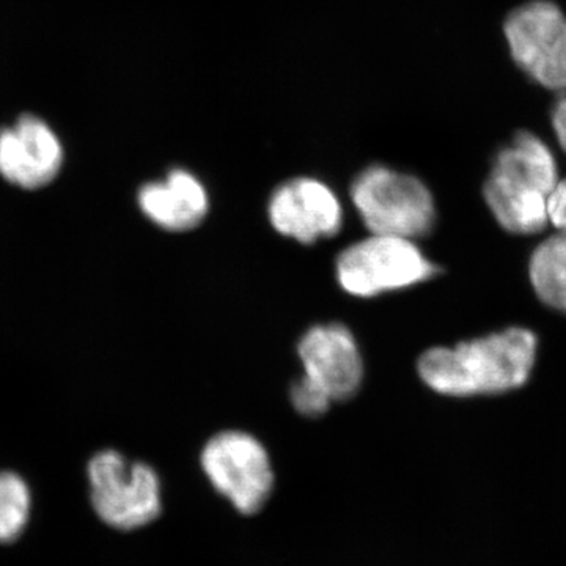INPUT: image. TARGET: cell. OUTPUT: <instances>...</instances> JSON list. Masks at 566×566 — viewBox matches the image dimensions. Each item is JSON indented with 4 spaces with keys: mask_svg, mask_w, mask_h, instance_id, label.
Returning a JSON list of instances; mask_svg holds the SVG:
<instances>
[{
    "mask_svg": "<svg viewBox=\"0 0 566 566\" xmlns=\"http://www.w3.org/2000/svg\"><path fill=\"white\" fill-rule=\"evenodd\" d=\"M538 338L526 327H509L455 346H436L417 360L423 385L446 397L468 398L520 389L535 367Z\"/></svg>",
    "mask_w": 566,
    "mask_h": 566,
    "instance_id": "6da1fadb",
    "label": "cell"
},
{
    "mask_svg": "<svg viewBox=\"0 0 566 566\" xmlns=\"http://www.w3.org/2000/svg\"><path fill=\"white\" fill-rule=\"evenodd\" d=\"M556 155L542 137L520 132L495 153L483 197L495 221L512 234H536L549 223L556 191Z\"/></svg>",
    "mask_w": 566,
    "mask_h": 566,
    "instance_id": "7a4b0ae2",
    "label": "cell"
},
{
    "mask_svg": "<svg viewBox=\"0 0 566 566\" xmlns=\"http://www.w3.org/2000/svg\"><path fill=\"white\" fill-rule=\"evenodd\" d=\"M349 197L370 233L419 240L434 229L433 193L415 175L376 164L354 178Z\"/></svg>",
    "mask_w": 566,
    "mask_h": 566,
    "instance_id": "3957f363",
    "label": "cell"
},
{
    "mask_svg": "<svg viewBox=\"0 0 566 566\" xmlns=\"http://www.w3.org/2000/svg\"><path fill=\"white\" fill-rule=\"evenodd\" d=\"M438 264L424 255L416 240L370 233L349 244L335 260V277L354 297H376L433 279Z\"/></svg>",
    "mask_w": 566,
    "mask_h": 566,
    "instance_id": "277c9868",
    "label": "cell"
},
{
    "mask_svg": "<svg viewBox=\"0 0 566 566\" xmlns=\"http://www.w3.org/2000/svg\"><path fill=\"white\" fill-rule=\"evenodd\" d=\"M87 479L93 510L112 528L134 531L161 513V482L151 465L102 450L88 461Z\"/></svg>",
    "mask_w": 566,
    "mask_h": 566,
    "instance_id": "5b68a950",
    "label": "cell"
},
{
    "mask_svg": "<svg viewBox=\"0 0 566 566\" xmlns=\"http://www.w3.org/2000/svg\"><path fill=\"white\" fill-rule=\"evenodd\" d=\"M510 55L539 87L566 92V13L551 0H531L504 22Z\"/></svg>",
    "mask_w": 566,
    "mask_h": 566,
    "instance_id": "8992f818",
    "label": "cell"
},
{
    "mask_svg": "<svg viewBox=\"0 0 566 566\" xmlns=\"http://www.w3.org/2000/svg\"><path fill=\"white\" fill-rule=\"evenodd\" d=\"M202 468L211 485L244 515L259 512L273 491L270 455L259 439L244 431L212 436L202 450Z\"/></svg>",
    "mask_w": 566,
    "mask_h": 566,
    "instance_id": "52a82bcc",
    "label": "cell"
},
{
    "mask_svg": "<svg viewBox=\"0 0 566 566\" xmlns=\"http://www.w3.org/2000/svg\"><path fill=\"white\" fill-rule=\"evenodd\" d=\"M344 205L326 182L297 177L282 182L268 200V219L282 237L301 244L334 238L344 227Z\"/></svg>",
    "mask_w": 566,
    "mask_h": 566,
    "instance_id": "ba28073f",
    "label": "cell"
},
{
    "mask_svg": "<svg viewBox=\"0 0 566 566\" xmlns=\"http://www.w3.org/2000/svg\"><path fill=\"white\" fill-rule=\"evenodd\" d=\"M303 375L322 387L331 400L346 401L364 382L363 353L345 324H315L297 344Z\"/></svg>",
    "mask_w": 566,
    "mask_h": 566,
    "instance_id": "9c48e42d",
    "label": "cell"
},
{
    "mask_svg": "<svg viewBox=\"0 0 566 566\" xmlns=\"http://www.w3.org/2000/svg\"><path fill=\"white\" fill-rule=\"evenodd\" d=\"M63 147L48 123L22 115L0 132V177L17 188L35 191L61 174Z\"/></svg>",
    "mask_w": 566,
    "mask_h": 566,
    "instance_id": "30bf717a",
    "label": "cell"
},
{
    "mask_svg": "<svg viewBox=\"0 0 566 566\" xmlns=\"http://www.w3.org/2000/svg\"><path fill=\"white\" fill-rule=\"evenodd\" d=\"M137 205L142 214L159 229L182 233L205 221L210 211V196L196 175L174 169L164 180L140 186Z\"/></svg>",
    "mask_w": 566,
    "mask_h": 566,
    "instance_id": "8fae6325",
    "label": "cell"
},
{
    "mask_svg": "<svg viewBox=\"0 0 566 566\" xmlns=\"http://www.w3.org/2000/svg\"><path fill=\"white\" fill-rule=\"evenodd\" d=\"M528 275L543 304L566 315V234L557 232L536 245Z\"/></svg>",
    "mask_w": 566,
    "mask_h": 566,
    "instance_id": "7c38bea8",
    "label": "cell"
},
{
    "mask_svg": "<svg viewBox=\"0 0 566 566\" xmlns=\"http://www.w3.org/2000/svg\"><path fill=\"white\" fill-rule=\"evenodd\" d=\"M32 494L17 472L0 471V543L20 538L31 520Z\"/></svg>",
    "mask_w": 566,
    "mask_h": 566,
    "instance_id": "4fadbf2b",
    "label": "cell"
},
{
    "mask_svg": "<svg viewBox=\"0 0 566 566\" xmlns=\"http://www.w3.org/2000/svg\"><path fill=\"white\" fill-rule=\"evenodd\" d=\"M290 400H292L293 408L305 417L323 416L334 403L322 387L316 386L304 375L293 382L292 389H290Z\"/></svg>",
    "mask_w": 566,
    "mask_h": 566,
    "instance_id": "5bb4252c",
    "label": "cell"
},
{
    "mask_svg": "<svg viewBox=\"0 0 566 566\" xmlns=\"http://www.w3.org/2000/svg\"><path fill=\"white\" fill-rule=\"evenodd\" d=\"M549 223L556 227L557 232L566 234V178L558 181L556 191L551 197Z\"/></svg>",
    "mask_w": 566,
    "mask_h": 566,
    "instance_id": "9a60e30c",
    "label": "cell"
},
{
    "mask_svg": "<svg viewBox=\"0 0 566 566\" xmlns=\"http://www.w3.org/2000/svg\"><path fill=\"white\" fill-rule=\"evenodd\" d=\"M551 125H553L558 145L566 153V92L560 93L557 102L554 103L553 111H551Z\"/></svg>",
    "mask_w": 566,
    "mask_h": 566,
    "instance_id": "2e32d148",
    "label": "cell"
}]
</instances>
